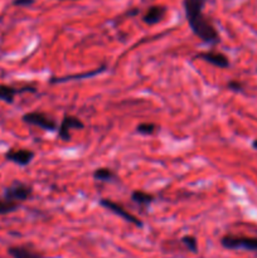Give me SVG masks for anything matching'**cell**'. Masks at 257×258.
I'll use <instances>...</instances> for the list:
<instances>
[{
	"label": "cell",
	"instance_id": "1",
	"mask_svg": "<svg viewBox=\"0 0 257 258\" xmlns=\"http://www.w3.org/2000/svg\"><path fill=\"white\" fill-rule=\"evenodd\" d=\"M206 0H183L184 12L191 32L207 44L214 45L219 42V34L211 20L204 15Z\"/></svg>",
	"mask_w": 257,
	"mask_h": 258
},
{
	"label": "cell",
	"instance_id": "2",
	"mask_svg": "<svg viewBox=\"0 0 257 258\" xmlns=\"http://www.w3.org/2000/svg\"><path fill=\"white\" fill-rule=\"evenodd\" d=\"M33 194V188L28 184L22 183L19 180H15L10 184L9 186L4 189V193H3V198L7 199V201L13 202V203H23V202L28 201V199L32 197Z\"/></svg>",
	"mask_w": 257,
	"mask_h": 258
},
{
	"label": "cell",
	"instance_id": "3",
	"mask_svg": "<svg viewBox=\"0 0 257 258\" xmlns=\"http://www.w3.org/2000/svg\"><path fill=\"white\" fill-rule=\"evenodd\" d=\"M221 244L228 249H247V251H257V238L253 237L233 236L227 234L221 238Z\"/></svg>",
	"mask_w": 257,
	"mask_h": 258
},
{
	"label": "cell",
	"instance_id": "4",
	"mask_svg": "<svg viewBox=\"0 0 257 258\" xmlns=\"http://www.w3.org/2000/svg\"><path fill=\"white\" fill-rule=\"evenodd\" d=\"M100 206L103 207V208H106L107 211H110L111 213L118 216L120 218L125 219V221L128 222V223L134 224V226H136V227H143L144 226L143 222H141V219H139L138 217H135L134 214H131L130 212L126 211V209L123 208L121 204L116 203V202L111 201V199H107V198L100 199Z\"/></svg>",
	"mask_w": 257,
	"mask_h": 258
},
{
	"label": "cell",
	"instance_id": "5",
	"mask_svg": "<svg viewBox=\"0 0 257 258\" xmlns=\"http://www.w3.org/2000/svg\"><path fill=\"white\" fill-rule=\"evenodd\" d=\"M22 120L24 123L37 126V127L43 128V130L45 131H54L58 128L57 123H55L52 118L48 117L45 113L38 112V111L24 113V115L22 116Z\"/></svg>",
	"mask_w": 257,
	"mask_h": 258
},
{
	"label": "cell",
	"instance_id": "6",
	"mask_svg": "<svg viewBox=\"0 0 257 258\" xmlns=\"http://www.w3.org/2000/svg\"><path fill=\"white\" fill-rule=\"evenodd\" d=\"M85 127V123L82 122V120L76 116L72 115H66L63 117V120L60 121L59 126H58V138L62 141H71V131L75 128V130H82Z\"/></svg>",
	"mask_w": 257,
	"mask_h": 258
},
{
	"label": "cell",
	"instance_id": "7",
	"mask_svg": "<svg viewBox=\"0 0 257 258\" xmlns=\"http://www.w3.org/2000/svg\"><path fill=\"white\" fill-rule=\"evenodd\" d=\"M5 160L19 166H27L34 159V153L29 149H9L4 155Z\"/></svg>",
	"mask_w": 257,
	"mask_h": 258
},
{
	"label": "cell",
	"instance_id": "8",
	"mask_svg": "<svg viewBox=\"0 0 257 258\" xmlns=\"http://www.w3.org/2000/svg\"><path fill=\"white\" fill-rule=\"evenodd\" d=\"M25 92L35 93L37 92V88L32 87V86H24V87H13V86L0 85V101L12 105V103L14 102L15 96L20 95V93H25Z\"/></svg>",
	"mask_w": 257,
	"mask_h": 258
},
{
	"label": "cell",
	"instance_id": "9",
	"mask_svg": "<svg viewBox=\"0 0 257 258\" xmlns=\"http://www.w3.org/2000/svg\"><path fill=\"white\" fill-rule=\"evenodd\" d=\"M197 59H202L204 62L209 63V64L214 66V67L218 68H228L229 67V59L226 54L219 52H212V50H208V52H202L198 53L196 55Z\"/></svg>",
	"mask_w": 257,
	"mask_h": 258
},
{
	"label": "cell",
	"instance_id": "10",
	"mask_svg": "<svg viewBox=\"0 0 257 258\" xmlns=\"http://www.w3.org/2000/svg\"><path fill=\"white\" fill-rule=\"evenodd\" d=\"M107 70V66H101V67L95 68L92 71H88V72L83 73H77V75H70V76H62V77H52L49 80L50 85H58V83H65L68 81H78V80H85V78H91L95 77V76L100 75V73L105 72Z\"/></svg>",
	"mask_w": 257,
	"mask_h": 258
},
{
	"label": "cell",
	"instance_id": "11",
	"mask_svg": "<svg viewBox=\"0 0 257 258\" xmlns=\"http://www.w3.org/2000/svg\"><path fill=\"white\" fill-rule=\"evenodd\" d=\"M166 14V8L163 5H153L149 8L143 15V22L148 25L158 24L159 22L164 19Z\"/></svg>",
	"mask_w": 257,
	"mask_h": 258
},
{
	"label": "cell",
	"instance_id": "12",
	"mask_svg": "<svg viewBox=\"0 0 257 258\" xmlns=\"http://www.w3.org/2000/svg\"><path fill=\"white\" fill-rule=\"evenodd\" d=\"M8 253L13 258H43L42 254L33 251L29 247L24 246H13L8 248Z\"/></svg>",
	"mask_w": 257,
	"mask_h": 258
},
{
	"label": "cell",
	"instance_id": "13",
	"mask_svg": "<svg viewBox=\"0 0 257 258\" xmlns=\"http://www.w3.org/2000/svg\"><path fill=\"white\" fill-rule=\"evenodd\" d=\"M131 201L135 202L136 204L143 207H148L155 201V197L150 193H146V191L143 190H134L131 193Z\"/></svg>",
	"mask_w": 257,
	"mask_h": 258
},
{
	"label": "cell",
	"instance_id": "14",
	"mask_svg": "<svg viewBox=\"0 0 257 258\" xmlns=\"http://www.w3.org/2000/svg\"><path fill=\"white\" fill-rule=\"evenodd\" d=\"M92 176L95 180L105 181V183H107V181H113L117 179V175L113 173V170H111V169H108V168L96 169V170L93 171Z\"/></svg>",
	"mask_w": 257,
	"mask_h": 258
},
{
	"label": "cell",
	"instance_id": "15",
	"mask_svg": "<svg viewBox=\"0 0 257 258\" xmlns=\"http://www.w3.org/2000/svg\"><path fill=\"white\" fill-rule=\"evenodd\" d=\"M20 204L13 203V202L7 201V199H0V216H5V214L14 213L19 209Z\"/></svg>",
	"mask_w": 257,
	"mask_h": 258
},
{
	"label": "cell",
	"instance_id": "16",
	"mask_svg": "<svg viewBox=\"0 0 257 258\" xmlns=\"http://www.w3.org/2000/svg\"><path fill=\"white\" fill-rule=\"evenodd\" d=\"M180 242L184 244L186 249L191 253H197L198 252V241L194 236H184L180 238Z\"/></svg>",
	"mask_w": 257,
	"mask_h": 258
},
{
	"label": "cell",
	"instance_id": "17",
	"mask_svg": "<svg viewBox=\"0 0 257 258\" xmlns=\"http://www.w3.org/2000/svg\"><path fill=\"white\" fill-rule=\"evenodd\" d=\"M156 125L153 122H143L136 126V131L141 135H153L156 131Z\"/></svg>",
	"mask_w": 257,
	"mask_h": 258
},
{
	"label": "cell",
	"instance_id": "18",
	"mask_svg": "<svg viewBox=\"0 0 257 258\" xmlns=\"http://www.w3.org/2000/svg\"><path fill=\"white\" fill-rule=\"evenodd\" d=\"M35 0H14L13 5L15 7H29V5L34 4Z\"/></svg>",
	"mask_w": 257,
	"mask_h": 258
},
{
	"label": "cell",
	"instance_id": "19",
	"mask_svg": "<svg viewBox=\"0 0 257 258\" xmlns=\"http://www.w3.org/2000/svg\"><path fill=\"white\" fill-rule=\"evenodd\" d=\"M227 87H228L231 91H236V92L242 91V85L238 82V81H231V82L227 85Z\"/></svg>",
	"mask_w": 257,
	"mask_h": 258
},
{
	"label": "cell",
	"instance_id": "20",
	"mask_svg": "<svg viewBox=\"0 0 257 258\" xmlns=\"http://www.w3.org/2000/svg\"><path fill=\"white\" fill-rule=\"evenodd\" d=\"M253 148L256 149V150H257V140H254V143H253Z\"/></svg>",
	"mask_w": 257,
	"mask_h": 258
}]
</instances>
